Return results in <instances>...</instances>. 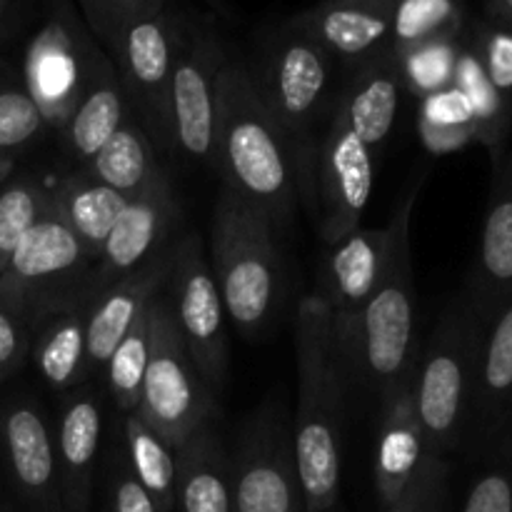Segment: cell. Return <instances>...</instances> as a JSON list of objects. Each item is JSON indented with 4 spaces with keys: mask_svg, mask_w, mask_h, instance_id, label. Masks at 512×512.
<instances>
[{
    "mask_svg": "<svg viewBox=\"0 0 512 512\" xmlns=\"http://www.w3.org/2000/svg\"><path fill=\"white\" fill-rule=\"evenodd\" d=\"M215 165L225 188L283 228L298 203V158L283 130L265 110L253 75L238 60H225L215 103Z\"/></svg>",
    "mask_w": 512,
    "mask_h": 512,
    "instance_id": "1",
    "label": "cell"
},
{
    "mask_svg": "<svg viewBox=\"0 0 512 512\" xmlns=\"http://www.w3.org/2000/svg\"><path fill=\"white\" fill-rule=\"evenodd\" d=\"M298 350V410H295V468L305 512H328L340 498L343 465L345 375L335 348L333 313L320 295L300 303L295 320Z\"/></svg>",
    "mask_w": 512,
    "mask_h": 512,
    "instance_id": "2",
    "label": "cell"
},
{
    "mask_svg": "<svg viewBox=\"0 0 512 512\" xmlns=\"http://www.w3.org/2000/svg\"><path fill=\"white\" fill-rule=\"evenodd\" d=\"M415 198L408 195L398 208V235L388 268L360 313L335 330V348L345 383L363 388L383 403L388 395L413 380L415 345V285L410 263V213Z\"/></svg>",
    "mask_w": 512,
    "mask_h": 512,
    "instance_id": "3",
    "label": "cell"
},
{
    "mask_svg": "<svg viewBox=\"0 0 512 512\" xmlns=\"http://www.w3.org/2000/svg\"><path fill=\"white\" fill-rule=\"evenodd\" d=\"M273 225L240 195L220 190L213 210L210 270L223 298L225 315L243 335H258L280 295V260Z\"/></svg>",
    "mask_w": 512,
    "mask_h": 512,
    "instance_id": "4",
    "label": "cell"
},
{
    "mask_svg": "<svg viewBox=\"0 0 512 512\" xmlns=\"http://www.w3.org/2000/svg\"><path fill=\"white\" fill-rule=\"evenodd\" d=\"M480 333L483 320L468 298L458 300L440 318L433 338L415 360V415L435 458L448 460L450 453L463 450Z\"/></svg>",
    "mask_w": 512,
    "mask_h": 512,
    "instance_id": "5",
    "label": "cell"
},
{
    "mask_svg": "<svg viewBox=\"0 0 512 512\" xmlns=\"http://www.w3.org/2000/svg\"><path fill=\"white\" fill-rule=\"evenodd\" d=\"M135 413L173 450L215 418L213 390L185 348L165 290L150 300V358Z\"/></svg>",
    "mask_w": 512,
    "mask_h": 512,
    "instance_id": "6",
    "label": "cell"
},
{
    "mask_svg": "<svg viewBox=\"0 0 512 512\" xmlns=\"http://www.w3.org/2000/svg\"><path fill=\"white\" fill-rule=\"evenodd\" d=\"M90 270L80 240L48 203L0 273V308L30 325L58 305L83 300Z\"/></svg>",
    "mask_w": 512,
    "mask_h": 512,
    "instance_id": "7",
    "label": "cell"
},
{
    "mask_svg": "<svg viewBox=\"0 0 512 512\" xmlns=\"http://www.w3.org/2000/svg\"><path fill=\"white\" fill-rule=\"evenodd\" d=\"M335 63L323 45L288 25L268 45L258 73H250L265 110L293 148L325 113H333Z\"/></svg>",
    "mask_w": 512,
    "mask_h": 512,
    "instance_id": "8",
    "label": "cell"
},
{
    "mask_svg": "<svg viewBox=\"0 0 512 512\" xmlns=\"http://www.w3.org/2000/svg\"><path fill=\"white\" fill-rule=\"evenodd\" d=\"M113 60L95 45L85 20L68 3L53 15L30 43L23 85L35 100L48 128H63L90 85Z\"/></svg>",
    "mask_w": 512,
    "mask_h": 512,
    "instance_id": "9",
    "label": "cell"
},
{
    "mask_svg": "<svg viewBox=\"0 0 512 512\" xmlns=\"http://www.w3.org/2000/svg\"><path fill=\"white\" fill-rule=\"evenodd\" d=\"M178 45L180 30L168 10L135 20L105 45L113 55L135 123L145 130L155 150L170 148L168 98Z\"/></svg>",
    "mask_w": 512,
    "mask_h": 512,
    "instance_id": "10",
    "label": "cell"
},
{
    "mask_svg": "<svg viewBox=\"0 0 512 512\" xmlns=\"http://www.w3.org/2000/svg\"><path fill=\"white\" fill-rule=\"evenodd\" d=\"M163 290L195 368L210 390H218L228 373V315L198 233L183 235L175 243L173 268Z\"/></svg>",
    "mask_w": 512,
    "mask_h": 512,
    "instance_id": "11",
    "label": "cell"
},
{
    "mask_svg": "<svg viewBox=\"0 0 512 512\" xmlns=\"http://www.w3.org/2000/svg\"><path fill=\"white\" fill-rule=\"evenodd\" d=\"M0 470L23 512H65L53 420L25 393L0 400Z\"/></svg>",
    "mask_w": 512,
    "mask_h": 512,
    "instance_id": "12",
    "label": "cell"
},
{
    "mask_svg": "<svg viewBox=\"0 0 512 512\" xmlns=\"http://www.w3.org/2000/svg\"><path fill=\"white\" fill-rule=\"evenodd\" d=\"M225 55L210 35L180 33L170 78V148L193 163L215 160V103Z\"/></svg>",
    "mask_w": 512,
    "mask_h": 512,
    "instance_id": "13",
    "label": "cell"
},
{
    "mask_svg": "<svg viewBox=\"0 0 512 512\" xmlns=\"http://www.w3.org/2000/svg\"><path fill=\"white\" fill-rule=\"evenodd\" d=\"M230 475L233 512H305L293 438L278 418H258L245 428Z\"/></svg>",
    "mask_w": 512,
    "mask_h": 512,
    "instance_id": "14",
    "label": "cell"
},
{
    "mask_svg": "<svg viewBox=\"0 0 512 512\" xmlns=\"http://www.w3.org/2000/svg\"><path fill=\"white\" fill-rule=\"evenodd\" d=\"M178 200L168 175L160 173L153 183L128 200L115 220L98 263L90 270L83 288L85 303H93L103 290L143 268L165 248L170 230L178 220Z\"/></svg>",
    "mask_w": 512,
    "mask_h": 512,
    "instance_id": "15",
    "label": "cell"
},
{
    "mask_svg": "<svg viewBox=\"0 0 512 512\" xmlns=\"http://www.w3.org/2000/svg\"><path fill=\"white\" fill-rule=\"evenodd\" d=\"M320 235L335 245L360 228V218L373 193V148L363 143L338 115H330L328 133L320 143L318 160Z\"/></svg>",
    "mask_w": 512,
    "mask_h": 512,
    "instance_id": "16",
    "label": "cell"
},
{
    "mask_svg": "<svg viewBox=\"0 0 512 512\" xmlns=\"http://www.w3.org/2000/svg\"><path fill=\"white\" fill-rule=\"evenodd\" d=\"M512 420V300L480 333L463 450L480 455Z\"/></svg>",
    "mask_w": 512,
    "mask_h": 512,
    "instance_id": "17",
    "label": "cell"
},
{
    "mask_svg": "<svg viewBox=\"0 0 512 512\" xmlns=\"http://www.w3.org/2000/svg\"><path fill=\"white\" fill-rule=\"evenodd\" d=\"M173 248L175 245H165L143 268L110 285L93 303H88V318H85L88 378H93L95 373H103L108 360L113 358L115 348L123 343L135 320L145 313L150 300L165 288V280L173 268Z\"/></svg>",
    "mask_w": 512,
    "mask_h": 512,
    "instance_id": "18",
    "label": "cell"
},
{
    "mask_svg": "<svg viewBox=\"0 0 512 512\" xmlns=\"http://www.w3.org/2000/svg\"><path fill=\"white\" fill-rule=\"evenodd\" d=\"M65 512H90L103 438V405L90 383L68 390L53 423Z\"/></svg>",
    "mask_w": 512,
    "mask_h": 512,
    "instance_id": "19",
    "label": "cell"
},
{
    "mask_svg": "<svg viewBox=\"0 0 512 512\" xmlns=\"http://www.w3.org/2000/svg\"><path fill=\"white\" fill-rule=\"evenodd\" d=\"M395 0H320L290 25L323 45L335 60L360 65L390 50Z\"/></svg>",
    "mask_w": 512,
    "mask_h": 512,
    "instance_id": "20",
    "label": "cell"
},
{
    "mask_svg": "<svg viewBox=\"0 0 512 512\" xmlns=\"http://www.w3.org/2000/svg\"><path fill=\"white\" fill-rule=\"evenodd\" d=\"M398 235V213L388 228H358L333 245L325 265V293L320 298L333 313V325H345L360 313L378 288Z\"/></svg>",
    "mask_w": 512,
    "mask_h": 512,
    "instance_id": "21",
    "label": "cell"
},
{
    "mask_svg": "<svg viewBox=\"0 0 512 512\" xmlns=\"http://www.w3.org/2000/svg\"><path fill=\"white\" fill-rule=\"evenodd\" d=\"M435 460L413 403V380L378 405L375 490L383 508L393 505Z\"/></svg>",
    "mask_w": 512,
    "mask_h": 512,
    "instance_id": "22",
    "label": "cell"
},
{
    "mask_svg": "<svg viewBox=\"0 0 512 512\" xmlns=\"http://www.w3.org/2000/svg\"><path fill=\"white\" fill-rule=\"evenodd\" d=\"M403 75L393 50L355 65L350 80L338 90L333 115H338L368 148L388 140L400 103H403Z\"/></svg>",
    "mask_w": 512,
    "mask_h": 512,
    "instance_id": "23",
    "label": "cell"
},
{
    "mask_svg": "<svg viewBox=\"0 0 512 512\" xmlns=\"http://www.w3.org/2000/svg\"><path fill=\"white\" fill-rule=\"evenodd\" d=\"M465 298L483 323L512 300V185L498 168L485 210L473 283Z\"/></svg>",
    "mask_w": 512,
    "mask_h": 512,
    "instance_id": "24",
    "label": "cell"
},
{
    "mask_svg": "<svg viewBox=\"0 0 512 512\" xmlns=\"http://www.w3.org/2000/svg\"><path fill=\"white\" fill-rule=\"evenodd\" d=\"M85 318L88 303L70 300L28 325V358L53 393H68L90 380L85 365Z\"/></svg>",
    "mask_w": 512,
    "mask_h": 512,
    "instance_id": "25",
    "label": "cell"
},
{
    "mask_svg": "<svg viewBox=\"0 0 512 512\" xmlns=\"http://www.w3.org/2000/svg\"><path fill=\"white\" fill-rule=\"evenodd\" d=\"M178 483L175 508L180 512H233V475L215 423L203 425L175 450Z\"/></svg>",
    "mask_w": 512,
    "mask_h": 512,
    "instance_id": "26",
    "label": "cell"
},
{
    "mask_svg": "<svg viewBox=\"0 0 512 512\" xmlns=\"http://www.w3.org/2000/svg\"><path fill=\"white\" fill-rule=\"evenodd\" d=\"M125 120H128V100L115 65L110 63L83 95L68 123L60 128L65 158L75 165V170H80L118 133Z\"/></svg>",
    "mask_w": 512,
    "mask_h": 512,
    "instance_id": "27",
    "label": "cell"
},
{
    "mask_svg": "<svg viewBox=\"0 0 512 512\" xmlns=\"http://www.w3.org/2000/svg\"><path fill=\"white\" fill-rule=\"evenodd\" d=\"M128 200V195L85 178L78 170L60 180L58 188L50 193L55 213L73 230L93 265L98 263L100 250H103L105 240H108L110 230H113L115 220L120 218Z\"/></svg>",
    "mask_w": 512,
    "mask_h": 512,
    "instance_id": "28",
    "label": "cell"
},
{
    "mask_svg": "<svg viewBox=\"0 0 512 512\" xmlns=\"http://www.w3.org/2000/svg\"><path fill=\"white\" fill-rule=\"evenodd\" d=\"M78 173L133 198L148 188L163 168L155 160V148L145 130L135 120H125L118 133Z\"/></svg>",
    "mask_w": 512,
    "mask_h": 512,
    "instance_id": "29",
    "label": "cell"
},
{
    "mask_svg": "<svg viewBox=\"0 0 512 512\" xmlns=\"http://www.w3.org/2000/svg\"><path fill=\"white\" fill-rule=\"evenodd\" d=\"M123 448L130 470L143 485L145 493L153 498L158 512L175 510V483H178V465L175 450L163 443L158 433L140 420L138 413L123 415Z\"/></svg>",
    "mask_w": 512,
    "mask_h": 512,
    "instance_id": "30",
    "label": "cell"
},
{
    "mask_svg": "<svg viewBox=\"0 0 512 512\" xmlns=\"http://www.w3.org/2000/svg\"><path fill=\"white\" fill-rule=\"evenodd\" d=\"M463 23V0H395L390 50L400 55L435 40H458Z\"/></svg>",
    "mask_w": 512,
    "mask_h": 512,
    "instance_id": "31",
    "label": "cell"
},
{
    "mask_svg": "<svg viewBox=\"0 0 512 512\" xmlns=\"http://www.w3.org/2000/svg\"><path fill=\"white\" fill-rule=\"evenodd\" d=\"M453 85L468 98L473 108L478 143L488 145L493 155H498L510 128L512 105L493 88L473 45H460Z\"/></svg>",
    "mask_w": 512,
    "mask_h": 512,
    "instance_id": "32",
    "label": "cell"
},
{
    "mask_svg": "<svg viewBox=\"0 0 512 512\" xmlns=\"http://www.w3.org/2000/svg\"><path fill=\"white\" fill-rule=\"evenodd\" d=\"M418 133L425 148L435 155L453 153L468 143H478V128L468 98L455 85L420 100Z\"/></svg>",
    "mask_w": 512,
    "mask_h": 512,
    "instance_id": "33",
    "label": "cell"
},
{
    "mask_svg": "<svg viewBox=\"0 0 512 512\" xmlns=\"http://www.w3.org/2000/svg\"><path fill=\"white\" fill-rule=\"evenodd\" d=\"M458 512H512V420L480 455Z\"/></svg>",
    "mask_w": 512,
    "mask_h": 512,
    "instance_id": "34",
    "label": "cell"
},
{
    "mask_svg": "<svg viewBox=\"0 0 512 512\" xmlns=\"http://www.w3.org/2000/svg\"><path fill=\"white\" fill-rule=\"evenodd\" d=\"M150 358V305L145 313L135 320L130 333L123 343L115 348L113 358L105 365V385H108L110 398L115 400L123 415L135 413L140 403V390H143L145 368Z\"/></svg>",
    "mask_w": 512,
    "mask_h": 512,
    "instance_id": "35",
    "label": "cell"
},
{
    "mask_svg": "<svg viewBox=\"0 0 512 512\" xmlns=\"http://www.w3.org/2000/svg\"><path fill=\"white\" fill-rule=\"evenodd\" d=\"M48 203L50 193H45L38 180L28 175L10 180L0 190V273L10 263L25 233L45 213Z\"/></svg>",
    "mask_w": 512,
    "mask_h": 512,
    "instance_id": "36",
    "label": "cell"
},
{
    "mask_svg": "<svg viewBox=\"0 0 512 512\" xmlns=\"http://www.w3.org/2000/svg\"><path fill=\"white\" fill-rule=\"evenodd\" d=\"M460 45H463L460 38L435 40V43L418 45V48L395 55L405 90L415 93L418 98H425V95L450 88L455 78Z\"/></svg>",
    "mask_w": 512,
    "mask_h": 512,
    "instance_id": "37",
    "label": "cell"
},
{
    "mask_svg": "<svg viewBox=\"0 0 512 512\" xmlns=\"http://www.w3.org/2000/svg\"><path fill=\"white\" fill-rule=\"evenodd\" d=\"M48 128L23 83L0 85V153L25 148Z\"/></svg>",
    "mask_w": 512,
    "mask_h": 512,
    "instance_id": "38",
    "label": "cell"
},
{
    "mask_svg": "<svg viewBox=\"0 0 512 512\" xmlns=\"http://www.w3.org/2000/svg\"><path fill=\"white\" fill-rule=\"evenodd\" d=\"M75 3L93 38H98L103 45H108L120 30H125L135 20L150 18L165 10V0H75Z\"/></svg>",
    "mask_w": 512,
    "mask_h": 512,
    "instance_id": "39",
    "label": "cell"
},
{
    "mask_svg": "<svg viewBox=\"0 0 512 512\" xmlns=\"http://www.w3.org/2000/svg\"><path fill=\"white\" fill-rule=\"evenodd\" d=\"M105 480H108L110 512H158L153 498L145 493V488L130 470L123 438H120L118 445L110 448L108 460H105Z\"/></svg>",
    "mask_w": 512,
    "mask_h": 512,
    "instance_id": "40",
    "label": "cell"
},
{
    "mask_svg": "<svg viewBox=\"0 0 512 512\" xmlns=\"http://www.w3.org/2000/svg\"><path fill=\"white\" fill-rule=\"evenodd\" d=\"M448 483L450 463L445 458H435L393 505L380 512H445L448 510Z\"/></svg>",
    "mask_w": 512,
    "mask_h": 512,
    "instance_id": "41",
    "label": "cell"
},
{
    "mask_svg": "<svg viewBox=\"0 0 512 512\" xmlns=\"http://www.w3.org/2000/svg\"><path fill=\"white\" fill-rule=\"evenodd\" d=\"M473 48L493 88L512 105V28L503 25L483 28Z\"/></svg>",
    "mask_w": 512,
    "mask_h": 512,
    "instance_id": "42",
    "label": "cell"
},
{
    "mask_svg": "<svg viewBox=\"0 0 512 512\" xmlns=\"http://www.w3.org/2000/svg\"><path fill=\"white\" fill-rule=\"evenodd\" d=\"M30 330L28 325L13 313L0 308V385L18 373L20 365L28 358Z\"/></svg>",
    "mask_w": 512,
    "mask_h": 512,
    "instance_id": "43",
    "label": "cell"
},
{
    "mask_svg": "<svg viewBox=\"0 0 512 512\" xmlns=\"http://www.w3.org/2000/svg\"><path fill=\"white\" fill-rule=\"evenodd\" d=\"M485 5H488V13L495 25L512 28V0H485Z\"/></svg>",
    "mask_w": 512,
    "mask_h": 512,
    "instance_id": "44",
    "label": "cell"
},
{
    "mask_svg": "<svg viewBox=\"0 0 512 512\" xmlns=\"http://www.w3.org/2000/svg\"><path fill=\"white\" fill-rule=\"evenodd\" d=\"M495 168L500 170V173L505 175V178H508V183L512 185V155L510 158H500V155H495Z\"/></svg>",
    "mask_w": 512,
    "mask_h": 512,
    "instance_id": "45",
    "label": "cell"
},
{
    "mask_svg": "<svg viewBox=\"0 0 512 512\" xmlns=\"http://www.w3.org/2000/svg\"><path fill=\"white\" fill-rule=\"evenodd\" d=\"M3 512H23V510H18V508H15L13 503H3Z\"/></svg>",
    "mask_w": 512,
    "mask_h": 512,
    "instance_id": "46",
    "label": "cell"
},
{
    "mask_svg": "<svg viewBox=\"0 0 512 512\" xmlns=\"http://www.w3.org/2000/svg\"><path fill=\"white\" fill-rule=\"evenodd\" d=\"M3 8H5V0H0V18H3Z\"/></svg>",
    "mask_w": 512,
    "mask_h": 512,
    "instance_id": "47",
    "label": "cell"
},
{
    "mask_svg": "<svg viewBox=\"0 0 512 512\" xmlns=\"http://www.w3.org/2000/svg\"><path fill=\"white\" fill-rule=\"evenodd\" d=\"M0 512H3V503H0Z\"/></svg>",
    "mask_w": 512,
    "mask_h": 512,
    "instance_id": "48",
    "label": "cell"
},
{
    "mask_svg": "<svg viewBox=\"0 0 512 512\" xmlns=\"http://www.w3.org/2000/svg\"><path fill=\"white\" fill-rule=\"evenodd\" d=\"M0 503H3V498H0Z\"/></svg>",
    "mask_w": 512,
    "mask_h": 512,
    "instance_id": "49",
    "label": "cell"
},
{
    "mask_svg": "<svg viewBox=\"0 0 512 512\" xmlns=\"http://www.w3.org/2000/svg\"><path fill=\"white\" fill-rule=\"evenodd\" d=\"M103 512H110V510H103Z\"/></svg>",
    "mask_w": 512,
    "mask_h": 512,
    "instance_id": "50",
    "label": "cell"
},
{
    "mask_svg": "<svg viewBox=\"0 0 512 512\" xmlns=\"http://www.w3.org/2000/svg\"><path fill=\"white\" fill-rule=\"evenodd\" d=\"M328 512H335V510H328Z\"/></svg>",
    "mask_w": 512,
    "mask_h": 512,
    "instance_id": "51",
    "label": "cell"
}]
</instances>
